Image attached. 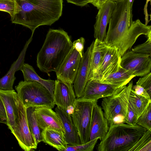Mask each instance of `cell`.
Instances as JSON below:
<instances>
[{"instance_id":"6da1fadb","label":"cell","mask_w":151,"mask_h":151,"mask_svg":"<svg viewBox=\"0 0 151 151\" xmlns=\"http://www.w3.org/2000/svg\"><path fill=\"white\" fill-rule=\"evenodd\" d=\"M134 0L116 1L104 41L108 47H115L120 52L131 49L140 35L138 24L132 20Z\"/></svg>"},{"instance_id":"7a4b0ae2","label":"cell","mask_w":151,"mask_h":151,"mask_svg":"<svg viewBox=\"0 0 151 151\" xmlns=\"http://www.w3.org/2000/svg\"><path fill=\"white\" fill-rule=\"evenodd\" d=\"M15 0L17 8L12 22L29 28L33 33L40 26L51 25L62 14L63 0Z\"/></svg>"},{"instance_id":"3957f363","label":"cell","mask_w":151,"mask_h":151,"mask_svg":"<svg viewBox=\"0 0 151 151\" xmlns=\"http://www.w3.org/2000/svg\"><path fill=\"white\" fill-rule=\"evenodd\" d=\"M73 46L70 37L63 29H50L37 57V65L50 76L59 67Z\"/></svg>"},{"instance_id":"277c9868","label":"cell","mask_w":151,"mask_h":151,"mask_svg":"<svg viewBox=\"0 0 151 151\" xmlns=\"http://www.w3.org/2000/svg\"><path fill=\"white\" fill-rule=\"evenodd\" d=\"M147 129L137 124H111L97 146L98 151H130Z\"/></svg>"},{"instance_id":"5b68a950","label":"cell","mask_w":151,"mask_h":151,"mask_svg":"<svg viewBox=\"0 0 151 151\" xmlns=\"http://www.w3.org/2000/svg\"><path fill=\"white\" fill-rule=\"evenodd\" d=\"M133 85V81H130L127 86L119 88L112 95L103 98L102 109L109 126L113 124L125 123Z\"/></svg>"},{"instance_id":"8992f818","label":"cell","mask_w":151,"mask_h":151,"mask_svg":"<svg viewBox=\"0 0 151 151\" xmlns=\"http://www.w3.org/2000/svg\"><path fill=\"white\" fill-rule=\"evenodd\" d=\"M15 88L26 108L45 107L52 109L55 105L54 98L49 91L37 82L22 81Z\"/></svg>"},{"instance_id":"52a82bcc","label":"cell","mask_w":151,"mask_h":151,"mask_svg":"<svg viewBox=\"0 0 151 151\" xmlns=\"http://www.w3.org/2000/svg\"><path fill=\"white\" fill-rule=\"evenodd\" d=\"M97 100L76 98L72 108L71 117L79 136L81 144L89 141L90 131L93 107Z\"/></svg>"},{"instance_id":"ba28073f","label":"cell","mask_w":151,"mask_h":151,"mask_svg":"<svg viewBox=\"0 0 151 151\" xmlns=\"http://www.w3.org/2000/svg\"><path fill=\"white\" fill-rule=\"evenodd\" d=\"M17 115L14 129L12 133L17 140L19 146L25 151L37 149V144L29 130L26 113V108L19 96L17 99Z\"/></svg>"},{"instance_id":"9c48e42d","label":"cell","mask_w":151,"mask_h":151,"mask_svg":"<svg viewBox=\"0 0 151 151\" xmlns=\"http://www.w3.org/2000/svg\"><path fill=\"white\" fill-rule=\"evenodd\" d=\"M151 55L127 51L121 57V66L135 76L142 77L150 72Z\"/></svg>"},{"instance_id":"30bf717a","label":"cell","mask_w":151,"mask_h":151,"mask_svg":"<svg viewBox=\"0 0 151 151\" xmlns=\"http://www.w3.org/2000/svg\"><path fill=\"white\" fill-rule=\"evenodd\" d=\"M81 59L80 55L73 46L64 60L55 71L57 79L67 83L73 84Z\"/></svg>"},{"instance_id":"8fae6325","label":"cell","mask_w":151,"mask_h":151,"mask_svg":"<svg viewBox=\"0 0 151 151\" xmlns=\"http://www.w3.org/2000/svg\"><path fill=\"white\" fill-rule=\"evenodd\" d=\"M55 81L53 95L55 104L68 111L72 107L76 99L73 85L57 79Z\"/></svg>"},{"instance_id":"7c38bea8","label":"cell","mask_w":151,"mask_h":151,"mask_svg":"<svg viewBox=\"0 0 151 151\" xmlns=\"http://www.w3.org/2000/svg\"><path fill=\"white\" fill-rule=\"evenodd\" d=\"M35 110L41 130L48 128L57 130L64 136L65 132L62 122L56 111L52 109L45 107H35Z\"/></svg>"},{"instance_id":"4fadbf2b","label":"cell","mask_w":151,"mask_h":151,"mask_svg":"<svg viewBox=\"0 0 151 151\" xmlns=\"http://www.w3.org/2000/svg\"><path fill=\"white\" fill-rule=\"evenodd\" d=\"M116 1L108 0L99 9L94 25V36L95 39L104 41L106 35V28L115 6Z\"/></svg>"},{"instance_id":"5bb4252c","label":"cell","mask_w":151,"mask_h":151,"mask_svg":"<svg viewBox=\"0 0 151 151\" xmlns=\"http://www.w3.org/2000/svg\"><path fill=\"white\" fill-rule=\"evenodd\" d=\"M120 88L117 86L101 83L96 80H89L86 84L81 98L98 100L112 95Z\"/></svg>"},{"instance_id":"9a60e30c","label":"cell","mask_w":151,"mask_h":151,"mask_svg":"<svg viewBox=\"0 0 151 151\" xmlns=\"http://www.w3.org/2000/svg\"><path fill=\"white\" fill-rule=\"evenodd\" d=\"M109 128L102 108L96 102L94 105L91 116L89 141L98 138L100 141L104 138Z\"/></svg>"},{"instance_id":"2e32d148","label":"cell","mask_w":151,"mask_h":151,"mask_svg":"<svg viewBox=\"0 0 151 151\" xmlns=\"http://www.w3.org/2000/svg\"><path fill=\"white\" fill-rule=\"evenodd\" d=\"M91 44L88 80L93 79L99 81V67L109 47L104 41L97 39H95Z\"/></svg>"},{"instance_id":"e0dca14e","label":"cell","mask_w":151,"mask_h":151,"mask_svg":"<svg viewBox=\"0 0 151 151\" xmlns=\"http://www.w3.org/2000/svg\"><path fill=\"white\" fill-rule=\"evenodd\" d=\"M91 44L84 52L75 78L73 86L77 98H81L88 80Z\"/></svg>"},{"instance_id":"ac0fdd59","label":"cell","mask_w":151,"mask_h":151,"mask_svg":"<svg viewBox=\"0 0 151 151\" xmlns=\"http://www.w3.org/2000/svg\"><path fill=\"white\" fill-rule=\"evenodd\" d=\"M0 96L3 103L6 116V125L12 133L15 127L17 117V99L18 95L14 90L4 91L0 90Z\"/></svg>"},{"instance_id":"d6986e66","label":"cell","mask_w":151,"mask_h":151,"mask_svg":"<svg viewBox=\"0 0 151 151\" xmlns=\"http://www.w3.org/2000/svg\"><path fill=\"white\" fill-rule=\"evenodd\" d=\"M121 57L116 48L109 47L99 67V81L106 76L119 69L121 67Z\"/></svg>"},{"instance_id":"ffe728a7","label":"cell","mask_w":151,"mask_h":151,"mask_svg":"<svg viewBox=\"0 0 151 151\" xmlns=\"http://www.w3.org/2000/svg\"><path fill=\"white\" fill-rule=\"evenodd\" d=\"M33 34L32 33L29 38L27 41L18 58L12 64L7 73L0 78V90L4 91L14 90L13 86L16 79V77L14 76L15 73L17 71L20 70L24 63L26 52L29 45L32 40Z\"/></svg>"},{"instance_id":"44dd1931","label":"cell","mask_w":151,"mask_h":151,"mask_svg":"<svg viewBox=\"0 0 151 151\" xmlns=\"http://www.w3.org/2000/svg\"><path fill=\"white\" fill-rule=\"evenodd\" d=\"M55 110L62 122L65 132L64 137L68 145L74 146L81 144L79 134L70 114L67 111L57 106Z\"/></svg>"},{"instance_id":"7402d4cb","label":"cell","mask_w":151,"mask_h":151,"mask_svg":"<svg viewBox=\"0 0 151 151\" xmlns=\"http://www.w3.org/2000/svg\"><path fill=\"white\" fill-rule=\"evenodd\" d=\"M42 141L58 150L65 151L68 144L64 137L57 130L46 128L42 130Z\"/></svg>"},{"instance_id":"603a6c76","label":"cell","mask_w":151,"mask_h":151,"mask_svg":"<svg viewBox=\"0 0 151 151\" xmlns=\"http://www.w3.org/2000/svg\"><path fill=\"white\" fill-rule=\"evenodd\" d=\"M23 74L24 81L37 82L46 88L53 98L55 81L45 80L39 76L33 67L28 63H24L20 70Z\"/></svg>"},{"instance_id":"cb8c5ba5","label":"cell","mask_w":151,"mask_h":151,"mask_svg":"<svg viewBox=\"0 0 151 151\" xmlns=\"http://www.w3.org/2000/svg\"><path fill=\"white\" fill-rule=\"evenodd\" d=\"M135 77L129 71L121 67L118 71L106 76L99 81L121 87L128 84Z\"/></svg>"},{"instance_id":"d4e9b609","label":"cell","mask_w":151,"mask_h":151,"mask_svg":"<svg viewBox=\"0 0 151 151\" xmlns=\"http://www.w3.org/2000/svg\"><path fill=\"white\" fill-rule=\"evenodd\" d=\"M35 109V107H27L26 108V113L29 130L38 144L42 141V131L39 125Z\"/></svg>"},{"instance_id":"484cf974","label":"cell","mask_w":151,"mask_h":151,"mask_svg":"<svg viewBox=\"0 0 151 151\" xmlns=\"http://www.w3.org/2000/svg\"><path fill=\"white\" fill-rule=\"evenodd\" d=\"M129 102L139 118L151 103V99H148L136 94L131 89L129 96Z\"/></svg>"},{"instance_id":"4316f807","label":"cell","mask_w":151,"mask_h":151,"mask_svg":"<svg viewBox=\"0 0 151 151\" xmlns=\"http://www.w3.org/2000/svg\"><path fill=\"white\" fill-rule=\"evenodd\" d=\"M151 130H147L130 151H151Z\"/></svg>"},{"instance_id":"83f0119b","label":"cell","mask_w":151,"mask_h":151,"mask_svg":"<svg viewBox=\"0 0 151 151\" xmlns=\"http://www.w3.org/2000/svg\"><path fill=\"white\" fill-rule=\"evenodd\" d=\"M137 124L151 130V103L138 118Z\"/></svg>"},{"instance_id":"f1b7e54d","label":"cell","mask_w":151,"mask_h":151,"mask_svg":"<svg viewBox=\"0 0 151 151\" xmlns=\"http://www.w3.org/2000/svg\"><path fill=\"white\" fill-rule=\"evenodd\" d=\"M99 138L90 140L87 142L74 146L68 145L65 151H92Z\"/></svg>"},{"instance_id":"f546056e","label":"cell","mask_w":151,"mask_h":151,"mask_svg":"<svg viewBox=\"0 0 151 151\" xmlns=\"http://www.w3.org/2000/svg\"><path fill=\"white\" fill-rule=\"evenodd\" d=\"M16 8L15 0H0V11L8 13L11 18L14 15Z\"/></svg>"},{"instance_id":"4dcf8cb0","label":"cell","mask_w":151,"mask_h":151,"mask_svg":"<svg viewBox=\"0 0 151 151\" xmlns=\"http://www.w3.org/2000/svg\"><path fill=\"white\" fill-rule=\"evenodd\" d=\"M147 37V40L145 42L134 47L132 50L136 53L151 55V35Z\"/></svg>"},{"instance_id":"1f68e13d","label":"cell","mask_w":151,"mask_h":151,"mask_svg":"<svg viewBox=\"0 0 151 151\" xmlns=\"http://www.w3.org/2000/svg\"><path fill=\"white\" fill-rule=\"evenodd\" d=\"M136 84L143 88L149 96H151V73L140 78L136 83Z\"/></svg>"},{"instance_id":"d6a6232c","label":"cell","mask_w":151,"mask_h":151,"mask_svg":"<svg viewBox=\"0 0 151 151\" xmlns=\"http://www.w3.org/2000/svg\"><path fill=\"white\" fill-rule=\"evenodd\" d=\"M138 118L136 113L129 101L125 123L131 125H136Z\"/></svg>"},{"instance_id":"836d02e7","label":"cell","mask_w":151,"mask_h":151,"mask_svg":"<svg viewBox=\"0 0 151 151\" xmlns=\"http://www.w3.org/2000/svg\"><path fill=\"white\" fill-rule=\"evenodd\" d=\"M85 43V40L83 37L74 41L73 42V46L75 50L78 52L81 58L83 57Z\"/></svg>"},{"instance_id":"e575fe53","label":"cell","mask_w":151,"mask_h":151,"mask_svg":"<svg viewBox=\"0 0 151 151\" xmlns=\"http://www.w3.org/2000/svg\"><path fill=\"white\" fill-rule=\"evenodd\" d=\"M132 89L136 94L142 96L148 99H151V97L142 87L136 84L133 85Z\"/></svg>"},{"instance_id":"d590c367","label":"cell","mask_w":151,"mask_h":151,"mask_svg":"<svg viewBox=\"0 0 151 151\" xmlns=\"http://www.w3.org/2000/svg\"><path fill=\"white\" fill-rule=\"evenodd\" d=\"M0 121L6 124L7 116L5 107L0 96Z\"/></svg>"},{"instance_id":"8d00e7d4","label":"cell","mask_w":151,"mask_h":151,"mask_svg":"<svg viewBox=\"0 0 151 151\" xmlns=\"http://www.w3.org/2000/svg\"><path fill=\"white\" fill-rule=\"evenodd\" d=\"M68 2L81 6H83L90 3L91 0H66Z\"/></svg>"},{"instance_id":"74e56055","label":"cell","mask_w":151,"mask_h":151,"mask_svg":"<svg viewBox=\"0 0 151 151\" xmlns=\"http://www.w3.org/2000/svg\"><path fill=\"white\" fill-rule=\"evenodd\" d=\"M108 0H91L90 3L99 9Z\"/></svg>"},{"instance_id":"f35d334b","label":"cell","mask_w":151,"mask_h":151,"mask_svg":"<svg viewBox=\"0 0 151 151\" xmlns=\"http://www.w3.org/2000/svg\"><path fill=\"white\" fill-rule=\"evenodd\" d=\"M151 1V0H146V3L145 5L144 11V14L145 15V25H147L148 23L149 22L150 20H149V14L147 13V7L149 1Z\"/></svg>"},{"instance_id":"ab89813d","label":"cell","mask_w":151,"mask_h":151,"mask_svg":"<svg viewBox=\"0 0 151 151\" xmlns=\"http://www.w3.org/2000/svg\"><path fill=\"white\" fill-rule=\"evenodd\" d=\"M114 0L115 1H118L120 0Z\"/></svg>"},{"instance_id":"60d3db41","label":"cell","mask_w":151,"mask_h":151,"mask_svg":"<svg viewBox=\"0 0 151 151\" xmlns=\"http://www.w3.org/2000/svg\"></svg>"}]
</instances>
